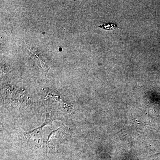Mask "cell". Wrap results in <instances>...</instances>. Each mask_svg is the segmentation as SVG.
Segmentation results:
<instances>
[{
  "instance_id": "cell-2",
  "label": "cell",
  "mask_w": 160,
  "mask_h": 160,
  "mask_svg": "<svg viewBox=\"0 0 160 160\" xmlns=\"http://www.w3.org/2000/svg\"><path fill=\"white\" fill-rule=\"evenodd\" d=\"M42 127H39L38 128V129H34L33 131H30L29 132H27L25 134V138H26V140H28V142H29V140H33V143H36V144H39V142H38V140H39V141H42V131L41 129L42 128L43 126Z\"/></svg>"
},
{
  "instance_id": "cell-3",
  "label": "cell",
  "mask_w": 160,
  "mask_h": 160,
  "mask_svg": "<svg viewBox=\"0 0 160 160\" xmlns=\"http://www.w3.org/2000/svg\"><path fill=\"white\" fill-rule=\"evenodd\" d=\"M99 27L106 29V30H112V29L118 28V26L117 25H115V24L109 23V24H104V25H102V26H99Z\"/></svg>"
},
{
  "instance_id": "cell-1",
  "label": "cell",
  "mask_w": 160,
  "mask_h": 160,
  "mask_svg": "<svg viewBox=\"0 0 160 160\" xmlns=\"http://www.w3.org/2000/svg\"><path fill=\"white\" fill-rule=\"evenodd\" d=\"M63 130L62 127H60L59 129L52 132L49 135L47 143V146L49 149H53L55 146L59 144L62 136Z\"/></svg>"
}]
</instances>
